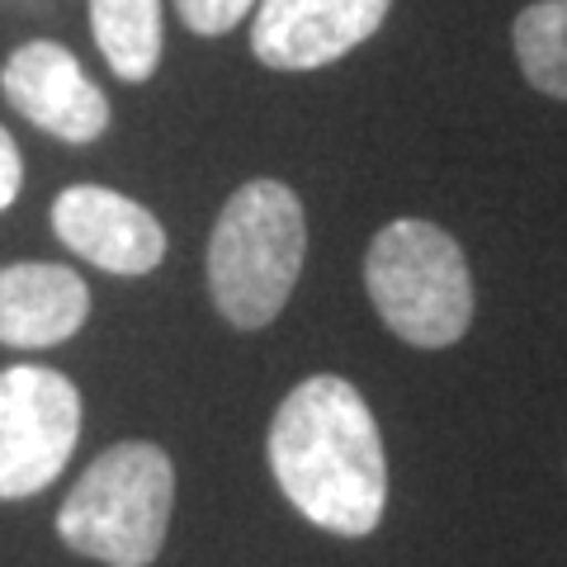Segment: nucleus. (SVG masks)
I'll list each match as a JSON object with an SVG mask.
<instances>
[{
  "label": "nucleus",
  "instance_id": "f257e3e1",
  "mask_svg": "<svg viewBox=\"0 0 567 567\" xmlns=\"http://www.w3.org/2000/svg\"><path fill=\"white\" fill-rule=\"evenodd\" d=\"M289 506L327 535H374L388 506V454L364 393L341 374H312L279 402L265 435Z\"/></svg>",
  "mask_w": 567,
  "mask_h": 567
},
{
  "label": "nucleus",
  "instance_id": "f03ea898",
  "mask_svg": "<svg viewBox=\"0 0 567 567\" xmlns=\"http://www.w3.org/2000/svg\"><path fill=\"white\" fill-rule=\"evenodd\" d=\"M308 260V213L284 181H246L208 237V293L223 322L260 331L284 312Z\"/></svg>",
  "mask_w": 567,
  "mask_h": 567
},
{
  "label": "nucleus",
  "instance_id": "7ed1b4c3",
  "mask_svg": "<svg viewBox=\"0 0 567 567\" xmlns=\"http://www.w3.org/2000/svg\"><path fill=\"white\" fill-rule=\"evenodd\" d=\"M175 464L152 440H123L95 454L58 506V539L104 567H152L166 548Z\"/></svg>",
  "mask_w": 567,
  "mask_h": 567
},
{
  "label": "nucleus",
  "instance_id": "20e7f679",
  "mask_svg": "<svg viewBox=\"0 0 567 567\" xmlns=\"http://www.w3.org/2000/svg\"><path fill=\"white\" fill-rule=\"evenodd\" d=\"M364 289L379 322L416 350H445L473 327V275L440 223L398 218L364 251Z\"/></svg>",
  "mask_w": 567,
  "mask_h": 567
},
{
  "label": "nucleus",
  "instance_id": "39448f33",
  "mask_svg": "<svg viewBox=\"0 0 567 567\" xmlns=\"http://www.w3.org/2000/svg\"><path fill=\"white\" fill-rule=\"evenodd\" d=\"M81 388L62 369H0V502H29L62 477L81 440Z\"/></svg>",
  "mask_w": 567,
  "mask_h": 567
},
{
  "label": "nucleus",
  "instance_id": "423d86ee",
  "mask_svg": "<svg viewBox=\"0 0 567 567\" xmlns=\"http://www.w3.org/2000/svg\"><path fill=\"white\" fill-rule=\"evenodd\" d=\"M0 95L14 114L66 147H91L114 118L110 95L85 76L81 58L52 39H29L0 62Z\"/></svg>",
  "mask_w": 567,
  "mask_h": 567
},
{
  "label": "nucleus",
  "instance_id": "0eeeda50",
  "mask_svg": "<svg viewBox=\"0 0 567 567\" xmlns=\"http://www.w3.org/2000/svg\"><path fill=\"white\" fill-rule=\"evenodd\" d=\"M52 233L66 246L71 256H81L85 265H95L104 275H152L156 265L166 260V227L162 218L128 199L123 189L110 185H66L58 199H52Z\"/></svg>",
  "mask_w": 567,
  "mask_h": 567
},
{
  "label": "nucleus",
  "instance_id": "6e6552de",
  "mask_svg": "<svg viewBox=\"0 0 567 567\" xmlns=\"http://www.w3.org/2000/svg\"><path fill=\"white\" fill-rule=\"evenodd\" d=\"M393 0H256L251 52L270 71H317L341 62L383 29Z\"/></svg>",
  "mask_w": 567,
  "mask_h": 567
},
{
  "label": "nucleus",
  "instance_id": "1a4fd4ad",
  "mask_svg": "<svg viewBox=\"0 0 567 567\" xmlns=\"http://www.w3.org/2000/svg\"><path fill=\"white\" fill-rule=\"evenodd\" d=\"M91 317L85 279L58 260L0 265V346L52 350L66 346Z\"/></svg>",
  "mask_w": 567,
  "mask_h": 567
},
{
  "label": "nucleus",
  "instance_id": "9d476101",
  "mask_svg": "<svg viewBox=\"0 0 567 567\" xmlns=\"http://www.w3.org/2000/svg\"><path fill=\"white\" fill-rule=\"evenodd\" d=\"M91 33L100 58L110 62L118 81L142 85L162 66L166 52L162 0H91Z\"/></svg>",
  "mask_w": 567,
  "mask_h": 567
},
{
  "label": "nucleus",
  "instance_id": "9b49d317",
  "mask_svg": "<svg viewBox=\"0 0 567 567\" xmlns=\"http://www.w3.org/2000/svg\"><path fill=\"white\" fill-rule=\"evenodd\" d=\"M516 62L539 95L567 100V0H535L511 24Z\"/></svg>",
  "mask_w": 567,
  "mask_h": 567
},
{
  "label": "nucleus",
  "instance_id": "f8f14e48",
  "mask_svg": "<svg viewBox=\"0 0 567 567\" xmlns=\"http://www.w3.org/2000/svg\"><path fill=\"white\" fill-rule=\"evenodd\" d=\"M175 10L199 39H223L256 10V0H175Z\"/></svg>",
  "mask_w": 567,
  "mask_h": 567
},
{
  "label": "nucleus",
  "instance_id": "ddd939ff",
  "mask_svg": "<svg viewBox=\"0 0 567 567\" xmlns=\"http://www.w3.org/2000/svg\"><path fill=\"white\" fill-rule=\"evenodd\" d=\"M20 189H24V156H20V142H14V133L0 123V213L14 208Z\"/></svg>",
  "mask_w": 567,
  "mask_h": 567
}]
</instances>
